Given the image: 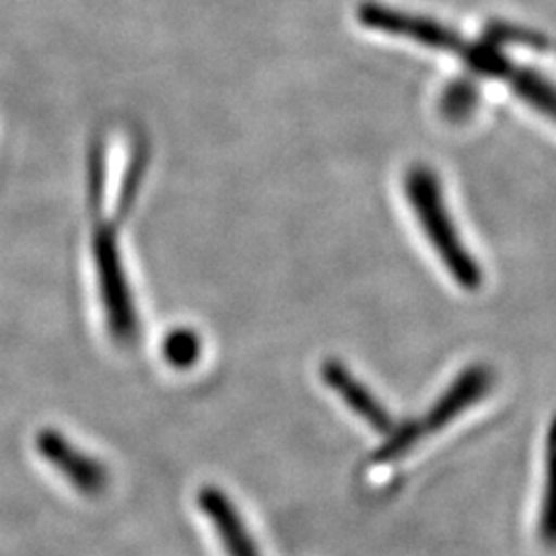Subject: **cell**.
I'll return each instance as SVG.
<instances>
[{
    "label": "cell",
    "mask_w": 556,
    "mask_h": 556,
    "mask_svg": "<svg viewBox=\"0 0 556 556\" xmlns=\"http://www.w3.org/2000/svg\"><path fill=\"white\" fill-rule=\"evenodd\" d=\"M404 192L420 229L435 248L439 260L459 287L477 291L482 285V270L472 252L464 245L457 233L452 213L443 199V186L435 169L425 163L410 165L404 176Z\"/></svg>",
    "instance_id": "6da1fadb"
},
{
    "label": "cell",
    "mask_w": 556,
    "mask_h": 556,
    "mask_svg": "<svg viewBox=\"0 0 556 556\" xmlns=\"http://www.w3.org/2000/svg\"><path fill=\"white\" fill-rule=\"evenodd\" d=\"M546 441H556V417L553 418L551 427H548V433H546Z\"/></svg>",
    "instance_id": "7c38bea8"
},
{
    "label": "cell",
    "mask_w": 556,
    "mask_h": 556,
    "mask_svg": "<svg viewBox=\"0 0 556 556\" xmlns=\"http://www.w3.org/2000/svg\"><path fill=\"white\" fill-rule=\"evenodd\" d=\"M202 353V340L190 328H176L167 337L163 338L161 355L167 365L176 369H188L200 358Z\"/></svg>",
    "instance_id": "8fae6325"
},
{
    "label": "cell",
    "mask_w": 556,
    "mask_h": 556,
    "mask_svg": "<svg viewBox=\"0 0 556 556\" xmlns=\"http://www.w3.org/2000/svg\"><path fill=\"white\" fill-rule=\"evenodd\" d=\"M538 528L540 538L548 546H556V441H546V468Z\"/></svg>",
    "instance_id": "30bf717a"
},
{
    "label": "cell",
    "mask_w": 556,
    "mask_h": 556,
    "mask_svg": "<svg viewBox=\"0 0 556 556\" xmlns=\"http://www.w3.org/2000/svg\"><path fill=\"white\" fill-rule=\"evenodd\" d=\"M480 93H478L477 83L470 79L452 80L439 100V110L443 118L452 124H462L477 112Z\"/></svg>",
    "instance_id": "9c48e42d"
},
{
    "label": "cell",
    "mask_w": 556,
    "mask_h": 556,
    "mask_svg": "<svg viewBox=\"0 0 556 556\" xmlns=\"http://www.w3.org/2000/svg\"><path fill=\"white\" fill-rule=\"evenodd\" d=\"M358 21L363 27L376 29L388 36H397L413 40L420 46H427L431 50L441 52H454L462 56L468 41L464 40L452 27H445L438 21L427 20L420 15H410L404 11H394L390 7L365 2L358 7Z\"/></svg>",
    "instance_id": "3957f363"
},
{
    "label": "cell",
    "mask_w": 556,
    "mask_h": 556,
    "mask_svg": "<svg viewBox=\"0 0 556 556\" xmlns=\"http://www.w3.org/2000/svg\"><path fill=\"white\" fill-rule=\"evenodd\" d=\"M321 378L328 383V388L337 392L340 400L369 427H374L379 433H388L394 427V420L386 410V406L342 363L334 358L326 361L321 367Z\"/></svg>",
    "instance_id": "8992f818"
},
{
    "label": "cell",
    "mask_w": 556,
    "mask_h": 556,
    "mask_svg": "<svg viewBox=\"0 0 556 556\" xmlns=\"http://www.w3.org/2000/svg\"><path fill=\"white\" fill-rule=\"evenodd\" d=\"M36 450L41 459L50 464L80 495L96 497L105 491L110 482L105 466L96 457L85 454L64 433L56 429H41L36 438Z\"/></svg>",
    "instance_id": "277c9868"
},
{
    "label": "cell",
    "mask_w": 556,
    "mask_h": 556,
    "mask_svg": "<svg viewBox=\"0 0 556 556\" xmlns=\"http://www.w3.org/2000/svg\"><path fill=\"white\" fill-rule=\"evenodd\" d=\"M493 386V376L486 367H470L462 371L454 383L438 397V402L427 410L425 417L415 418L420 438L427 433H438L459 415L472 408L480 397Z\"/></svg>",
    "instance_id": "5b68a950"
},
{
    "label": "cell",
    "mask_w": 556,
    "mask_h": 556,
    "mask_svg": "<svg viewBox=\"0 0 556 556\" xmlns=\"http://www.w3.org/2000/svg\"><path fill=\"white\" fill-rule=\"evenodd\" d=\"M118 220L98 223L93 231V262L100 287L101 307L114 342L130 346L139 340L140 324L126 268L119 252Z\"/></svg>",
    "instance_id": "7a4b0ae2"
},
{
    "label": "cell",
    "mask_w": 556,
    "mask_h": 556,
    "mask_svg": "<svg viewBox=\"0 0 556 556\" xmlns=\"http://www.w3.org/2000/svg\"><path fill=\"white\" fill-rule=\"evenodd\" d=\"M199 505L217 530L227 556H260L258 546L239 516L238 507L220 489L204 486L199 493Z\"/></svg>",
    "instance_id": "52a82bcc"
},
{
    "label": "cell",
    "mask_w": 556,
    "mask_h": 556,
    "mask_svg": "<svg viewBox=\"0 0 556 556\" xmlns=\"http://www.w3.org/2000/svg\"><path fill=\"white\" fill-rule=\"evenodd\" d=\"M505 83L511 87L517 98L526 101L530 108H534L542 116L556 122V85L553 80L542 77L538 71L511 66Z\"/></svg>",
    "instance_id": "ba28073f"
}]
</instances>
